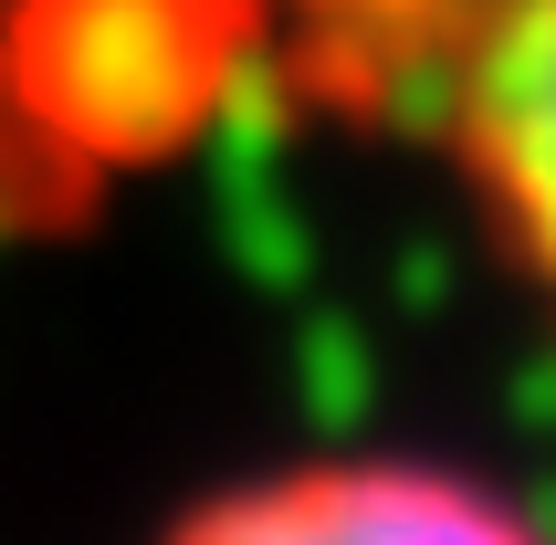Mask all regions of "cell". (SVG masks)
Returning a JSON list of instances; mask_svg holds the SVG:
<instances>
[{
  "label": "cell",
  "instance_id": "obj_1",
  "mask_svg": "<svg viewBox=\"0 0 556 545\" xmlns=\"http://www.w3.org/2000/svg\"><path fill=\"white\" fill-rule=\"evenodd\" d=\"M441 148L504 263L556 304V0H463L441 42Z\"/></svg>",
  "mask_w": 556,
  "mask_h": 545
},
{
  "label": "cell",
  "instance_id": "obj_2",
  "mask_svg": "<svg viewBox=\"0 0 556 545\" xmlns=\"http://www.w3.org/2000/svg\"><path fill=\"white\" fill-rule=\"evenodd\" d=\"M168 545H556L535 524V504L472 483L452 461H294L274 483H242L200 504Z\"/></svg>",
  "mask_w": 556,
  "mask_h": 545
}]
</instances>
